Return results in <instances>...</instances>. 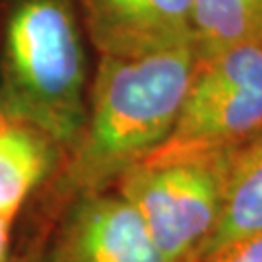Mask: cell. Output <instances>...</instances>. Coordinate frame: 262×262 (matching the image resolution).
<instances>
[{"label": "cell", "mask_w": 262, "mask_h": 262, "mask_svg": "<svg viewBox=\"0 0 262 262\" xmlns=\"http://www.w3.org/2000/svg\"><path fill=\"white\" fill-rule=\"evenodd\" d=\"M55 142L33 124L0 111V217L14 222L47 175Z\"/></svg>", "instance_id": "cell-8"}, {"label": "cell", "mask_w": 262, "mask_h": 262, "mask_svg": "<svg viewBox=\"0 0 262 262\" xmlns=\"http://www.w3.org/2000/svg\"><path fill=\"white\" fill-rule=\"evenodd\" d=\"M262 128V39L198 58L167 140L151 154L233 148Z\"/></svg>", "instance_id": "cell-4"}, {"label": "cell", "mask_w": 262, "mask_h": 262, "mask_svg": "<svg viewBox=\"0 0 262 262\" xmlns=\"http://www.w3.org/2000/svg\"><path fill=\"white\" fill-rule=\"evenodd\" d=\"M88 68L72 0H14L4 24L0 111L72 148L88 115Z\"/></svg>", "instance_id": "cell-2"}, {"label": "cell", "mask_w": 262, "mask_h": 262, "mask_svg": "<svg viewBox=\"0 0 262 262\" xmlns=\"http://www.w3.org/2000/svg\"><path fill=\"white\" fill-rule=\"evenodd\" d=\"M192 43L138 56L101 55L80 138L70 148L68 190H105L171 134L196 70Z\"/></svg>", "instance_id": "cell-1"}, {"label": "cell", "mask_w": 262, "mask_h": 262, "mask_svg": "<svg viewBox=\"0 0 262 262\" xmlns=\"http://www.w3.org/2000/svg\"><path fill=\"white\" fill-rule=\"evenodd\" d=\"M49 256L53 262H169L119 190L80 196Z\"/></svg>", "instance_id": "cell-5"}, {"label": "cell", "mask_w": 262, "mask_h": 262, "mask_svg": "<svg viewBox=\"0 0 262 262\" xmlns=\"http://www.w3.org/2000/svg\"><path fill=\"white\" fill-rule=\"evenodd\" d=\"M31 262H53V258H51V256H41V258H35V260H31Z\"/></svg>", "instance_id": "cell-12"}, {"label": "cell", "mask_w": 262, "mask_h": 262, "mask_svg": "<svg viewBox=\"0 0 262 262\" xmlns=\"http://www.w3.org/2000/svg\"><path fill=\"white\" fill-rule=\"evenodd\" d=\"M262 231V128L231 151L222 217L198 260Z\"/></svg>", "instance_id": "cell-7"}, {"label": "cell", "mask_w": 262, "mask_h": 262, "mask_svg": "<svg viewBox=\"0 0 262 262\" xmlns=\"http://www.w3.org/2000/svg\"><path fill=\"white\" fill-rule=\"evenodd\" d=\"M10 235H12V222L0 217V262L8 260L10 253Z\"/></svg>", "instance_id": "cell-11"}, {"label": "cell", "mask_w": 262, "mask_h": 262, "mask_svg": "<svg viewBox=\"0 0 262 262\" xmlns=\"http://www.w3.org/2000/svg\"><path fill=\"white\" fill-rule=\"evenodd\" d=\"M233 148L150 154L117 181L169 262H196L210 241L224 212Z\"/></svg>", "instance_id": "cell-3"}, {"label": "cell", "mask_w": 262, "mask_h": 262, "mask_svg": "<svg viewBox=\"0 0 262 262\" xmlns=\"http://www.w3.org/2000/svg\"><path fill=\"white\" fill-rule=\"evenodd\" d=\"M256 39H262V0H194L192 45L198 58Z\"/></svg>", "instance_id": "cell-9"}, {"label": "cell", "mask_w": 262, "mask_h": 262, "mask_svg": "<svg viewBox=\"0 0 262 262\" xmlns=\"http://www.w3.org/2000/svg\"><path fill=\"white\" fill-rule=\"evenodd\" d=\"M101 55L138 56L192 43L194 0H78Z\"/></svg>", "instance_id": "cell-6"}, {"label": "cell", "mask_w": 262, "mask_h": 262, "mask_svg": "<svg viewBox=\"0 0 262 262\" xmlns=\"http://www.w3.org/2000/svg\"><path fill=\"white\" fill-rule=\"evenodd\" d=\"M200 262H262V231L237 239Z\"/></svg>", "instance_id": "cell-10"}]
</instances>
